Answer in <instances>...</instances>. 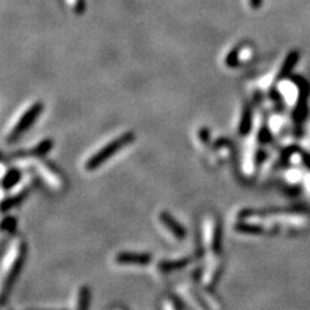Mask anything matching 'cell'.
<instances>
[{
  "mask_svg": "<svg viewBox=\"0 0 310 310\" xmlns=\"http://www.w3.org/2000/svg\"><path fill=\"white\" fill-rule=\"evenodd\" d=\"M260 4H261V0H251V6H252L253 8H257Z\"/></svg>",
  "mask_w": 310,
  "mask_h": 310,
  "instance_id": "14",
  "label": "cell"
},
{
  "mask_svg": "<svg viewBox=\"0 0 310 310\" xmlns=\"http://www.w3.org/2000/svg\"><path fill=\"white\" fill-rule=\"evenodd\" d=\"M192 260H194L192 256H185V257L175 258V260H163V261L158 262L157 270L161 274H170L173 273V272H177V270L184 269L185 266L191 264Z\"/></svg>",
  "mask_w": 310,
  "mask_h": 310,
  "instance_id": "8",
  "label": "cell"
},
{
  "mask_svg": "<svg viewBox=\"0 0 310 310\" xmlns=\"http://www.w3.org/2000/svg\"><path fill=\"white\" fill-rule=\"evenodd\" d=\"M152 257L146 252H133V251H122L114 257L115 264L119 266H146L151 262Z\"/></svg>",
  "mask_w": 310,
  "mask_h": 310,
  "instance_id": "5",
  "label": "cell"
},
{
  "mask_svg": "<svg viewBox=\"0 0 310 310\" xmlns=\"http://www.w3.org/2000/svg\"><path fill=\"white\" fill-rule=\"evenodd\" d=\"M26 252H27V246L25 241L18 238L9 244L8 250L4 255L3 264H2V299L3 301L6 300L17 277L20 276L23 262H25Z\"/></svg>",
  "mask_w": 310,
  "mask_h": 310,
  "instance_id": "1",
  "label": "cell"
},
{
  "mask_svg": "<svg viewBox=\"0 0 310 310\" xmlns=\"http://www.w3.org/2000/svg\"><path fill=\"white\" fill-rule=\"evenodd\" d=\"M162 310H184V306L176 297H166L162 304Z\"/></svg>",
  "mask_w": 310,
  "mask_h": 310,
  "instance_id": "12",
  "label": "cell"
},
{
  "mask_svg": "<svg viewBox=\"0 0 310 310\" xmlns=\"http://www.w3.org/2000/svg\"><path fill=\"white\" fill-rule=\"evenodd\" d=\"M91 305V290L87 286H81L72 297L70 310H88Z\"/></svg>",
  "mask_w": 310,
  "mask_h": 310,
  "instance_id": "10",
  "label": "cell"
},
{
  "mask_svg": "<svg viewBox=\"0 0 310 310\" xmlns=\"http://www.w3.org/2000/svg\"><path fill=\"white\" fill-rule=\"evenodd\" d=\"M21 178H22V176H21L20 171L16 170V168L9 170L3 176V190H11L16 187L21 182Z\"/></svg>",
  "mask_w": 310,
  "mask_h": 310,
  "instance_id": "11",
  "label": "cell"
},
{
  "mask_svg": "<svg viewBox=\"0 0 310 310\" xmlns=\"http://www.w3.org/2000/svg\"><path fill=\"white\" fill-rule=\"evenodd\" d=\"M221 224L218 217L210 213L203 217L202 222V239L203 248L210 257L221 255Z\"/></svg>",
  "mask_w": 310,
  "mask_h": 310,
  "instance_id": "3",
  "label": "cell"
},
{
  "mask_svg": "<svg viewBox=\"0 0 310 310\" xmlns=\"http://www.w3.org/2000/svg\"><path fill=\"white\" fill-rule=\"evenodd\" d=\"M222 267H224V265H222L220 256L212 257L211 261L207 264L206 269L203 270V274H202V283L207 290H211L217 284L218 279L221 277Z\"/></svg>",
  "mask_w": 310,
  "mask_h": 310,
  "instance_id": "7",
  "label": "cell"
},
{
  "mask_svg": "<svg viewBox=\"0 0 310 310\" xmlns=\"http://www.w3.org/2000/svg\"><path fill=\"white\" fill-rule=\"evenodd\" d=\"M115 310H123V309H115Z\"/></svg>",
  "mask_w": 310,
  "mask_h": 310,
  "instance_id": "15",
  "label": "cell"
},
{
  "mask_svg": "<svg viewBox=\"0 0 310 310\" xmlns=\"http://www.w3.org/2000/svg\"><path fill=\"white\" fill-rule=\"evenodd\" d=\"M133 140H135V135H133V133H122L119 137L111 140L110 142H107L105 146L100 147L95 154L91 155L86 161V163H84V170L88 171V172L98 170L103 163H106L117 152H119L122 149L128 146Z\"/></svg>",
  "mask_w": 310,
  "mask_h": 310,
  "instance_id": "2",
  "label": "cell"
},
{
  "mask_svg": "<svg viewBox=\"0 0 310 310\" xmlns=\"http://www.w3.org/2000/svg\"><path fill=\"white\" fill-rule=\"evenodd\" d=\"M158 220L161 226L163 227L173 239H176V241H184L187 231L185 230V227L182 226V224H181L180 221H177L168 211H162L158 215Z\"/></svg>",
  "mask_w": 310,
  "mask_h": 310,
  "instance_id": "6",
  "label": "cell"
},
{
  "mask_svg": "<svg viewBox=\"0 0 310 310\" xmlns=\"http://www.w3.org/2000/svg\"><path fill=\"white\" fill-rule=\"evenodd\" d=\"M42 111H43V103L41 102L34 103L32 106H30L29 109L26 110L22 114V117L17 121V123L15 124V127L9 131L8 141H15L20 136H22V133L26 132L35 123V121L41 115Z\"/></svg>",
  "mask_w": 310,
  "mask_h": 310,
  "instance_id": "4",
  "label": "cell"
},
{
  "mask_svg": "<svg viewBox=\"0 0 310 310\" xmlns=\"http://www.w3.org/2000/svg\"><path fill=\"white\" fill-rule=\"evenodd\" d=\"M31 186H30L29 184L23 185L22 187H20V190H17V191L15 192V194H11L9 197H6V198L3 199V203H2V207H3L2 210H3V212H7V211L11 210V208H15V207H17L21 202L25 201V199L27 198V196H29Z\"/></svg>",
  "mask_w": 310,
  "mask_h": 310,
  "instance_id": "9",
  "label": "cell"
},
{
  "mask_svg": "<svg viewBox=\"0 0 310 310\" xmlns=\"http://www.w3.org/2000/svg\"><path fill=\"white\" fill-rule=\"evenodd\" d=\"M16 225H17L16 218L12 217V216H7V217L3 218V222H2V230H3V232L7 231L8 234H12L15 231Z\"/></svg>",
  "mask_w": 310,
  "mask_h": 310,
  "instance_id": "13",
  "label": "cell"
}]
</instances>
